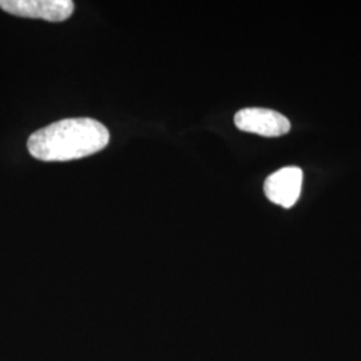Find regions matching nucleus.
Returning <instances> with one entry per match:
<instances>
[{
    "label": "nucleus",
    "mask_w": 361,
    "mask_h": 361,
    "mask_svg": "<svg viewBox=\"0 0 361 361\" xmlns=\"http://www.w3.org/2000/svg\"><path fill=\"white\" fill-rule=\"evenodd\" d=\"M110 133L91 118H70L35 131L27 147L34 158L46 162H66L85 158L104 150Z\"/></svg>",
    "instance_id": "nucleus-1"
},
{
    "label": "nucleus",
    "mask_w": 361,
    "mask_h": 361,
    "mask_svg": "<svg viewBox=\"0 0 361 361\" xmlns=\"http://www.w3.org/2000/svg\"><path fill=\"white\" fill-rule=\"evenodd\" d=\"M234 123L241 131L269 138L281 137L290 130V122L286 116L273 110L258 107L240 110L234 116Z\"/></svg>",
    "instance_id": "nucleus-3"
},
{
    "label": "nucleus",
    "mask_w": 361,
    "mask_h": 361,
    "mask_svg": "<svg viewBox=\"0 0 361 361\" xmlns=\"http://www.w3.org/2000/svg\"><path fill=\"white\" fill-rule=\"evenodd\" d=\"M0 8L20 18L63 22L74 13L71 0H0Z\"/></svg>",
    "instance_id": "nucleus-2"
},
{
    "label": "nucleus",
    "mask_w": 361,
    "mask_h": 361,
    "mask_svg": "<svg viewBox=\"0 0 361 361\" xmlns=\"http://www.w3.org/2000/svg\"><path fill=\"white\" fill-rule=\"evenodd\" d=\"M302 186V170L296 166L280 169L271 174L265 183L264 192L273 204L292 207L297 202Z\"/></svg>",
    "instance_id": "nucleus-4"
}]
</instances>
